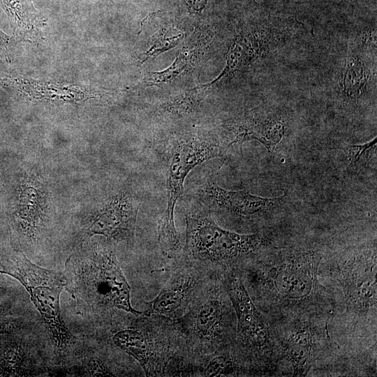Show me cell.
I'll return each instance as SVG.
<instances>
[{"label": "cell", "instance_id": "cell-1", "mask_svg": "<svg viewBox=\"0 0 377 377\" xmlns=\"http://www.w3.org/2000/svg\"><path fill=\"white\" fill-rule=\"evenodd\" d=\"M86 242L65 263V289L87 311L116 309L141 313L131 305V288L114 251L107 246Z\"/></svg>", "mask_w": 377, "mask_h": 377}, {"label": "cell", "instance_id": "cell-2", "mask_svg": "<svg viewBox=\"0 0 377 377\" xmlns=\"http://www.w3.org/2000/svg\"><path fill=\"white\" fill-rule=\"evenodd\" d=\"M0 273L19 281L30 295L47 331L54 353L61 358L78 353V341L61 316V293L66 286L61 273L43 268L17 252L0 263Z\"/></svg>", "mask_w": 377, "mask_h": 377}, {"label": "cell", "instance_id": "cell-3", "mask_svg": "<svg viewBox=\"0 0 377 377\" xmlns=\"http://www.w3.org/2000/svg\"><path fill=\"white\" fill-rule=\"evenodd\" d=\"M228 147L200 134L182 137L173 144L166 172L167 205L158 224V242L167 256H176L182 249L175 224V209L186 178L197 165L224 156Z\"/></svg>", "mask_w": 377, "mask_h": 377}, {"label": "cell", "instance_id": "cell-4", "mask_svg": "<svg viewBox=\"0 0 377 377\" xmlns=\"http://www.w3.org/2000/svg\"><path fill=\"white\" fill-rule=\"evenodd\" d=\"M260 242L256 235H240L221 228L202 209H191L186 214V251L195 259L230 260L253 251Z\"/></svg>", "mask_w": 377, "mask_h": 377}, {"label": "cell", "instance_id": "cell-5", "mask_svg": "<svg viewBox=\"0 0 377 377\" xmlns=\"http://www.w3.org/2000/svg\"><path fill=\"white\" fill-rule=\"evenodd\" d=\"M139 207L138 199L127 191L110 195L84 219L82 242H88L96 235L117 242H131Z\"/></svg>", "mask_w": 377, "mask_h": 377}, {"label": "cell", "instance_id": "cell-6", "mask_svg": "<svg viewBox=\"0 0 377 377\" xmlns=\"http://www.w3.org/2000/svg\"><path fill=\"white\" fill-rule=\"evenodd\" d=\"M17 182L10 202L11 225L24 242L33 243L43 235L50 222L47 195L34 175H23Z\"/></svg>", "mask_w": 377, "mask_h": 377}, {"label": "cell", "instance_id": "cell-7", "mask_svg": "<svg viewBox=\"0 0 377 377\" xmlns=\"http://www.w3.org/2000/svg\"><path fill=\"white\" fill-rule=\"evenodd\" d=\"M199 195L205 202L241 216H249L269 209L283 197L267 198L246 191H228L212 180L207 181L200 186Z\"/></svg>", "mask_w": 377, "mask_h": 377}, {"label": "cell", "instance_id": "cell-8", "mask_svg": "<svg viewBox=\"0 0 377 377\" xmlns=\"http://www.w3.org/2000/svg\"><path fill=\"white\" fill-rule=\"evenodd\" d=\"M273 28L247 30L237 36L228 54L226 70L233 74L240 66L266 55L283 39Z\"/></svg>", "mask_w": 377, "mask_h": 377}, {"label": "cell", "instance_id": "cell-9", "mask_svg": "<svg viewBox=\"0 0 377 377\" xmlns=\"http://www.w3.org/2000/svg\"><path fill=\"white\" fill-rule=\"evenodd\" d=\"M227 291L238 319L239 330L246 339L256 345L263 344L267 339L265 320L252 302L238 276L228 279Z\"/></svg>", "mask_w": 377, "mask_h": 377}, {"label": "cell", "instance_id": "cell-10", "mask_svg": "<svg viewBox=\"0 0 377 377\" xmlns=\"http://www.w3.org/2000/svg\"><path fill=\"white\" fill-rule=\"evenodd\" d=\"M34 348L22 339L0 343V376H36L47 373Z\"/></svg>", "mask_w": 377, "mask_h": 377}, {"label": "cell", "instance_id": "cell-11", "mask_svg": "<svg viewBox=\"0 0 377 377\" xmlns=\"http://www.w3.org/2000/svg\"><path fill=\"white\" fill-rule=\"evenodd\" d=\"M0 4L17 41L36 43L41 38L45 20L32 0H0Z\"/></svg>", "mask_w": 377, "mask_h": 377}, {"label": "cell", "instance_id": "cell-12", "mask_svg": "<svg viewBox=\"0 0 377 377\" xmlns=\"http://www.w3.org/2000/svg\"><path fill=\"white\" fill-rule=\"evenodd\" d=\"M232 126L235 132V138L230 143V145L236 142L241 144L253 139L263 144L269 151L274 149L285 133L283 122L272 117H246Z\"/></svg>", "mask_w": 377, "mask_h": 377}, {"label": "cell", "instance_id": "cell-13", "mask_svg": "<svg viewBox=\"0 0 377 377\" xmlns=\"http://www.w3.org/2000/svg\"><path fill=\"white\" fill-rule=\"evenodd\" d=\"M308 256L301 263L290 265L279 271L275 284L280 294L289 298H302L309 295L313 289V279L307 268Z\"/></svg>", "mask_w": 377, "mask_h": 377}, {"label": "cell", "instance_id": "cell-14", "mask_svg": "<svg viewBox=\"0 0 377 377\" xmlns=\"http://www.w3.org/2000/svg\"><path fill=\"white\" fill-rule=\"evenodd\" d=\"M191 284V280L188 277H179L174 280L149 303L146 314L166 316L175 313L188 296Z\"/></svg>", "mask_w": 377, "mask_h": 377}, {"label": "cell", "instance_id": "cell-15", "mask_svg": "<svg viewBox=\"0 0 377 377\" xmlns=\"http://www.w3.org/2000/svg\"><path fill=\"white\" fill-rule=\"evenodd\" d=\"M370 78L367 64L360 57L358 50L352 45L348 48L342 79L343 91L350 99H357L364 91Z\"/></svg>", "mask_w": 377, "mask_h": 377}, {"label": "cell", "instance_id": "cell-16", "mask_svg": "<svg viewBox=\"0 0 377 377\" xmlns=\"http://www.w3.org/2000/svg\"><path fill=\"white\" fill-rule=\"evenodd\" d=\"M113 341L126 353L135 358L147 374L149 370V343L144 334L135 329L119 330L113 336Z\"/></svg>", "mask_w": 377, "mask_h": 377}, {"label": "cell", "instance_id": "cell-17", "mask_svg": "<svg viewBox=\"0 0 377 377\" xmlns=\"http://www.w3.org/2000/svg\"><path fill=\"white\" fill-rule=\"evenodd\" d=\"M222 304L215 299H208L198 309L194 318V330L204 341L212 339L222 318Z\"/></svg>", "mask_w": 377, "mask_h": 377}, {"label": "cell", "instance_id": "cell-18", "mask_svg": "<svg viewBox=\"0 0 377 377\" xmlns=\"http://www.w3.org/2000/svg\"><path fill=\"white\" fill-rule=\"evenodd\" d=\"M307 331H300L293 336L287 348V355L295 369L300 370L309 362L311 346Z\"/></svg>", "mask_w": 377, "mask_h": 377}, {"label": "cell", "instance_id": "cell-19", "mask_svg": "<svg viewBox=\"0 0 377 377\" xmlns=\"http://www.w3.org/2000/svg\"><path fill=\"white\" fill-rule=\"evenodd\" d=\"M200 91V88H193L177 96L164 105V110L177 117L191 113L198 104Z\"/></svg>", "mask_w": 377, "mask_h": 377}, {"label": "cell", "instance_id": "cell-20", "mask_svg": "<svg viewBox=\"0 0 377 377\" xmlns=\"http://www.w3.org/2000/svg\"><path fill=\"white\" fill-rule=\"evenodd\" d=\"M80 376H114L113 372L100 360L91 359L84 363L81 371H79Z\"/></svg>", "mask_w": 377, "mask_h": 377}, {"label": "cell", "instance_id": "cell-21", "mask_svg": "<svg viewBox=\"0 0 377 377\" xmlns=\"http://www.w3.org/2000/svg\"><path fill=\"white\" fill-rule=\"evenodd\" d=\"M232 367L231 362L224 357L214 358L205 369V376H218L229 372Z\"/></svg>", "mask_w": 377, "mask_h": 377}, {"label": "cell", "instance_id": "cell-22", "mask_svg": "<svg viewBox=\"0 0 377 377\" xmlns=\"http://www.w3.org/2000/svg\"><path fill=\"white\" fill-rule=\"evenodd\" d=\"M376 140L377 139L375 138L371 141L364 144L348 146L347 151L350 165L356 163L366 151L376 145Z\"/></svg>", "mask_w": 377, "mask_h": 377}, {"label": "cell", "instance_id": "cell-23", "mask_svg": "<svg viewBox=\"0 0 377 377\" xmlns=\"http://www.w3.org/2000/svg\"><path fill=\"white\" fill-rule=\"evenodd\" d=\"M10 44V37L0 29V54L6 59H9Z\"/></svg>", "mask_w": 377, "mask_h": 377}]
</instances>
